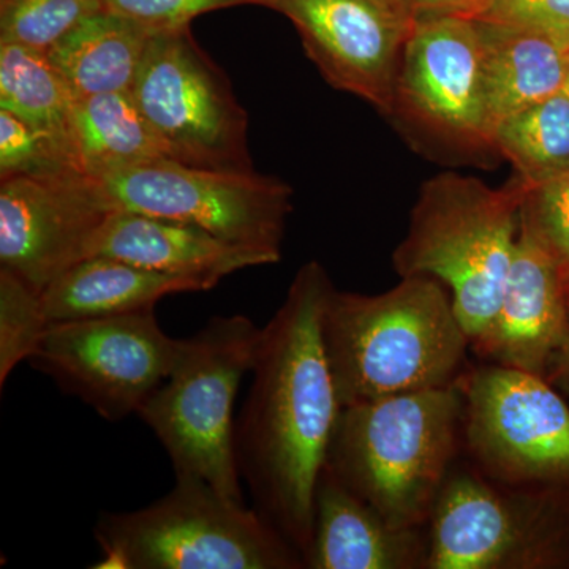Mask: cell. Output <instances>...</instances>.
<instances>
[{"label":"cell","instance_id":"cell-1","mask_svg":"<svg viewBox=\"0 0 569 569\" xmlns=\"http://www.w3.org/2000/svg\"><path fill=\"white\" fill-rule=\"evenodd\" d=\"M332 290L316 260L296 272L283 305L261 329L252 388L234 429L236 460L254 509L302 559L318 478L342 413L321 336Z\"/></svg>","mask_w":569,"mask_h":569},{"label":"cell","instance_id":"cell-2","mask_svg":"<svg viewBox=\"0 0 569 569\" xmlns=\"http://www.w3.org/2000/svg\"><path fill=\"white\" fill-rule=\"evenodd\" d=\"M321 336L342 407L452 387L470 366V339L447 287L432 277H402L372 296L335 288Z\"/></svg>","mask_w":569,"mask_h":569},{"label":"cell","instance_id":"cell-3","mask_svg":"<svg viewBox=\"0 0 569 569\" xmlns=\"http://www.w3.org/2000/svg\"><path fill=\"white\" fill-rule=\"evenodd\" d=\"M463 395L452 387L342 407L326 466L396 527H427L462 455Z\"/></svg>","mask_w":569,"mask_h":569},{"label":"cell","instance_id":"cell-4","mask_svg":"<svg viewBox=\"0 0 569 569\" xmlns=\"http://www.w3.org/2000/svg\"><path fill=\"white\" fill-rule=\"evenodd\" d=\"M527 186L493 189L481 179L445 171L422 183L392 264L400 277H432L451 293L470 343L497 313L520 228Z\"/></svg>","mask_w":569,"mask_h":569},{"label":"cell","instance_id":"cell-5","mask_svg":"<svg viewBox=\"0 0 569 569\" xmlns=\"http://www.w3.org/2000/svg\"><path fill=\"white\" fill-rule=\"evenodd\" d=\"M100 569H305V559L257 511L204 479L178 475L171 492L97 520Z\"/></svg>","mask_w":569,"mask_h":569},{"label":"cell","instance_id":"cell-6","mask_svg":"<svg viewBox=\"0 0 569 569\" xmlns=\"http://www.w3.org/2000/svg\"><path fill=\"white\" fill-rule=\"evenodd\" d=\"M261 329L244 316L213 317L182 339L173 370L138 415L173 462L176 477L190 475L244 503L234 451V400L252 372Z\"/></svg>","mask_w":569,"mask_h":569},{"label":"cell","instance_id":"cell-7","mask_svg":"<svg viewBox=\"0 0 569 569\" xmlns=\"http://www.w3.org/2000/svg\"><path fill=\"white\" fill-rule=\"evenodd\" d=\"M427 531L426 569H569V489L501 485L460 455Z\"/></svg>","mask_w":569,"mask_h":569},{"label":"cell","instance_id":"cell-8","mask_svg":"<svg viewBox=\"0 0 569 569\" xmlns=\"http://www.w3.org/2000/svg\"><path fill=\"white\" fill-rule=\"evenodd\" d=\"M388 118L427 157L479 162L498 156L473 18L418 17L403 50Z\"/></svg>","mask_w":569,"mask_h":569},{"label":"cell","instance_id":"cell-9","mask_svg":"<svg viewBox=\"0 0 569 569\" xmlns=\"http://www.w3.org/2000/svg\"><path fill=\"white\" fill-rule=\"evenodd\" d=\"M130 93L167 159L209 170H254L249 116L190 26L152 33Z\"/></svg>","mask_w":569,"mask_h":569},{"label":"cell","instance_id":"cell-10","mask_svg":"<svg viewBox=\"0 0 569 569\" xmlns=\"http://www.w3.org/2000/svg\"><path fill=\"white\" fill-rule=\"evenodd\" d=\"M462 455L518 488L569 489V407L546 378L489 362L468 366Z\"/></svg>","mask_w":569,"mask_h":569},{"label":"cell","instance_id":"cell-11","mask_svg":"<svg viewBox=\"0 0 569 569\" xmlns=\"http://www.w3.org/2000/svg\"><path fill=\"white\" fill-rule=\"evenodd\" d=\"M100 182L118 211L193 224L234 244L282 254L293 189L274 176L159 159Z\"/></svg>","mask_w":569,"mask_h":569},{"label":"cell","instance_id":"cell-12","mask_svg":"<svg viewBox=\"0 0 569 569\" xmlns=\"http://www.w3.org/2000/svg\"><path fill=\"white\" fill-rule=\"evenodd\" d=\"M181 347L182 339L163 332L152 309L51 323L29 362L66 395L116 422L138 413L170 376Z\"/></svg>","mask_w":569,"mask_h":569},{"label":"cell","instance_id":"cell-13","mask_svg":"<svg viewBox=\"0 0 569 569\" xmlns=\"http://www.w3.org/2000/svg\"><path fill=\"white\" fill-rule=\"evenodd\" d=\"M118 211L102 182L81 173L17 176L0 181V268L43 293L92 257Z\"/></svg>","mask_w":569,"mask_h":569},{"label":"cell","instance_id":"cell-14","mask_svg":"<svg viewBox=\"0 0 569 569\" xmlns=\"http://www.w3.org/2000/svg\"><path fill=\"white\" fill-rule=\"evenodd\" d=\"M326 81L389 116L417 13L407 0H279Z\"/></svg>","mask_w":569,"mask_h":569},{"label":"cell","instance_id":"cell-15","mask_svg":"<svg viewBox=\"0 0 569 569\" xmlns=\"http://www.w3.org/2000/svg\"><path fill=\"white\" fill-rule=\"evenodd\" d=\"M569 326V291L559 266L522 228L500 306L470 343L479 361L548 380Z\"/></svg>","mask_w":569,"mask_h":569},{"label":"cell","instance_id":"cell-16","mask_svg":"<svg viewBox=\"0 0 569 569\" xmlns=\"http://www.w3.org/2000/svg\"><path fill=\"white\" fill-rule=\"evenodd\" d=\"M427 527H396L331 468L318 478L307 569H426Z\"/></svg>","mask_w":569,"mask_h":569},{"label":"cell","instance_id":"cell-17","mask_svg":"<svg viewBox=\"0 0 569 569\" xmlns=\"http://www.w3.org/2000/svg\"><path fill=\"white\" fill-rule=\"evenodd\" d=\"M92 257H110L160 274L200 280L211 290L223 277L274 264L282 254L234 244L193 224L116 211L103 224Z\"/></svg>","mask_w":569,"mask_h":569},{"label":"cell","instance_id":"cell-18","mask_svg":"<svg viewBox=\"0 0 569 569\" xmlns=\"http://www.w3.org/2000/svg\"><path fill=\"white\" fill-rule=\"evenodd\" d=\"M486 103L493 134L498 123L563 91L567 48L522 26L477 20Z\"/></svg>","mask_w":569,"mask_h":569},{"label":"cell","instance_id":"cell-19","mask_svg":"<svg viewBox=\"0 0 569 569\" xmlns=\"http://www.w3.org/2000/svg\"><path fill=\"white\" fill-rule=\"evenodd\" d=\"M200 280L160 274L110 257L74 264L41 293L51 323L152 310L170 295L206 291Z\"/></svg>","mask_w":569,"mask_h":569},{"label":"cell","instance_id":"cell-20","mask_svg":"<svg viewBox=\"0 0 569 569\" xmlns=\"http://www.w3.org/2000/svg\"><path fill=\"white\" fill-rule=\"evenodd\" d=\"M152 33L103 9L74 26L47 54L77 99L130 92Z\"/></svg>","mask_w":569,"mask_h":569},{"label":"cell","instance_id":"cell-21","mask_svg":"<svg viewBox=\"0 0 569 569\" xmlns=\"http://www.w3.org/2000/svg\"><path fill=\"white\" fill-rule=\"evenodd\" d=\"M73 142L82 171L97 181L167 159L130 92L74 97Z\"/></svg>","mask_w":569,"mask_h":569},{"label":"cell","instance_id":"cell-22","mask_svg":"<svg viewBox=\"0 0 569 569\" xmlns=\"http://www.w3.org/2000/svg\"><path fill=\"white\" fill-rule=\"evenodd\" d=\"M73 107V92L47 52L0 40L2 110L13 112L37 129L54 134L77 156Z\"/></svg>","mask_w":569,"mask_h":569},{"label":"cell","instance_id":"cell-23","mask_svg":"<svg viewBox=\"0 0 569 569\" xmlns=\"http://www.w3.org/2000/svg\"><path fill=\"white\" fill-rule=\"evenodd\" d=\"M493 142L527 187L569 171V93L560 91L498 123Z\"/></svg>","mask_w":569,"mask_h":569},{"label":"cell","instance_id":"cell-24","mask_svg":"<svg viewBox=\"0 0 569 569\" xmlns=\"http://www.w3.org/2000/svg\"><path fill=\"white\" fill-rule=\"evenodd\" d=\"M51 321L41 293L13 272L0 268V385L39 350Z\"/></svg>","mask_w":569,"mask_h":569},{"label":"cell","instance_id":"cell-25","mask_svg":"<svg viewBox=\"0 0 569 569\" xmlns=\"http://www.w3.org/2000/svg\"><path fill=\"white\" fill-rule=\"evenodd\" d=\"M102 0H0V40L48 52Z\"/></svg>","mask_w":569,"mask_h":569},{"label":"cell","instance_id":"cell-26","mask_svg":"<svg viewBox=\"0 0 569 569\" xmlns=\"http://www.w3.org/2000/svg\"><path fill=\"white\" fill-rule=\"evenodd\" d=\"M70 171L84 173L69 146L0 108V181Z\"/></svg>","mask_w":569,"mask_h":569},{"label":"cell","instance_id":"cell-27","mask_svg":"<svg viewBox=\"0 0 569 569\" xmlns=\"http://www.w3.org/2000/svg\"><path fill=\"white\" fill-rule=\"evenodd\" d=\"M520 228L556 261L569 291V171L541 186L527 187Z\"/></svg>","mask_w":569,"mask_h":569},{"label":"cell","instance_id":"cell-28","mask_svg":"<svg viewBox=\"0 0 569 569\" xmlns=\"http://www.w3.org/2000/svg\"><path fill=\"white\" fill-rule=\"evenodd\" d=\"M104 9L140 22L152 32L187 28L194 18L231 7L276 10L279 0H102Z\"/></svg>","mask_w":569,"mask_h":569},{"label":"cell","instance_id":"cell-29","mask_svg":"<svg viewBox=\"0 0 569 569\" xmlns=\"http://www.w3.org/2000/svg\"><path fill=\"white\" fill-rule=\"evenodd\" d=\"M468 18L522 26L569 48V0H482Z\"/></svg>","mask_w":569,"mask_h":569},{"label":"cell","instance_id":"cell-30","mask_svg":"<svg viewBox=\"0 0 569 569\" xmlns=\"http://www.w3.org/2000/svg\"><path fill=\"white\" fill-rule=\"evenodd\" d=\"M417 17L432 14H460L468 17L482 0H407Z\"/></svg>","mask_w":569,"mask_h":569},{"label":"cell","instance_id":"cell-31","mask_svg":"<svg viewBox=\"0 0 569 569\" xmlns=\"http://www.w3.org/2000/svg\"><path fill=\"white\" fill-rule=\"evenodd\" d=\"M548 381L569 395V326L563 342L550 362Z\"/></svg>","mask_w":569,"mask_h":569},{"label":"cell","instance_id":"cell-32","mask_svg":"<svg viewBox=\"0 0 569 569\" xmlns=\"http://www.w3.org/2000/svg\"><path fill=\"white\" fill-rule=\"evenodd\" d=\"M565 91L569 93V48L567 50V77H565Z\"/></svg>","mask_w":569,"mask_h":569}]
</instances>
